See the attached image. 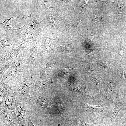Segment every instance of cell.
Listing matches in <instances>:
<instances>
[{
  "mask_svg": "<svg viewBox=\"0 0 126 126\" xmlns=\"http://www.w3.org/2000/svg\"><path fill=\"white\" fill-rule=\"evenodd\" d=\"M11 67L14 68L18 71L22 72H24L27 69H29L26 64L21 52L14 59Z\"/></svg>",
  "mask_w": 126,
  "mask_h": 126,
  "instance_id": "cell-8",
  "label": "cell"
},
{
  "mask_svg": "<svg viewBox=\"0 0 126 126\" xmlns=\"http://www.w3.org/2000/svg\"><path fill=\"white\" fill-rule=\"evenodd\" d=\"M114 92V88L112 83H109L105 92L104 97L106 99H108L110 97Z\"/></svg>",
  "mask_w": 126,
  "mask_h": 126,
  "instance_id": "cell-12",
  "label": "cell"
},
{
  "mask_svg": "<svg viewBox=\"0 0 126 126\" xmlns=\"http://www.w3.org/2000/svg\"><path fill=\"white\" fill-rule=\"evenodd\" d=\"M9 40H6L5 39H3L0 41V55L3 53V52H4V51L5 50V48L6 47L8 46H11V45H14L16 44H12L9 45H7L6 44V42L7 41Z\"/></svg>",
  "mask_w": 126,
  "mask_h": 126,
  "instance_id": "cell-14",
  "label": "cell"
},
{
  "mask_svg": "<svg viewBox=\"0 0 126 126\" xmlns=\"http://www.w3.org/2000/svg\"><path fill=\"white\" fill-rule=\"evenodd\" d=\"M57 107L58 110L60 113H63L64 110V105L61 101L58 102L57 103Z\"/></svg>",
  "mask_w": 126,
  "mask_h": 126,
  "instance_id": "cell-15",
  "label": "cell"
},
{
  "mask_svg": "<svg viewBox=\"0 0 126 126\" xmlns=\"http://www.w3.org/2000/svg\"><path fill=\"white\" fill-rule=\"evenodd\" d=\"M15 100L11 109H12L14 121L18 126H28V120L29 116H27L24 108L21 103Z\"/></svg>",
  "mask_w": 126,
  "mask_h": 126,
  "instance_id": "cell-4",
  "label": "cell"
},
{
  "mask_svg": "<svg viewBox=\"0 0 126 126\" xmlns=\"http://www.w3.org/2000/svg\"><path fill=\"white\" fill-rule=\"evenodd\" d=\"M25 71L24 72L19 71L10 67L3 76L0 80V83L12 84L20 78Z\"/></svg>",
  "mask_w": 126,
  "mask_h": 126,
  "instance_id": "cell-6",
  "label": "cell"
},
{
  "mask_svg": "<svg viewBox=\"0 0 126 126\" xmlns=\"http://www.w3.org/2000/svg\"><path fill=\"white\" fill-rule=\"evenodd\" d=\"M95 84L98 87H100L101 85V80L100 78H97L95 80H94Z\"/></svg>",
  "mask_w": 126,
  "mask_h": 126,
  "instance_id": "cell-17",
  "label": "cell"
},
{
  "mask_svg": "<svg viewBox=\"0 0 126 126\" xmlns=\"http://www.w3.org/2000/svg\"><path fill=\"white\" fill-rule=\"evenodd\" d=\"M100 68L102 70H108L111 68L110 64L106 63H102L100 65Z\"/></svg>",
  "mask_w": 126,
  "mask_h": 126,
  "instance_id": "cell-16",
  "label": "cell"
},
{
  "mask_svg": "<svg viewBox=\"0 0 126 126\" xmlns=\"http://www.w3.org/2000/svg\"><path fill=\"white\" fill-rule=\"evenodd\" d=\"M39 42L38 39L37 40L30 43L21 52L27 66L32 71L33 64L39 57L38 49Z\"/></svg>",
  "mask_w": 126,
  "mask_h": 126,
  "instance_id": "cell-3",
  "label": "cell"
},
{
  "mask_svg": "<svg viewBox=\"0 0 126 126\" xmlns=\"http://www.w3.org/2000/svg\"><path fill=\"white\" fill-rule=\"evenodd\" d=\"M33 20L29 27L26 29L25 33L21 35V42L31 43L38 39V36L41 29L39 16L36 14L32 15Z\"/></svg>",
  "mask_w": 126,
  "mask_h": 126,
  "instance_id": "cell-2",
  "label": "cell"
},
{
  "mask_svg": "<svg viewBox=\"0 0 126 126\" xmlns=\"http://www.w3.org/2000/svg\"><path fill=\"white\" fill-rule=\"evenodd\" d=\"M14 59H12L10 60L8 62L1 68H0V76L1 80L4 74L11 67L12 62Z\"/></svg>",
  "mask_w": 126,
  "mask_h": 126,
  "instance_id": "cell-13",
  "label": "cell"
},
{
  "mask_svg": "<svg viewBox=\"0 0 126 126\" xmlns=\"http://www.w3.org/2000/svg\"><path fill=\"white\" fill-rule=\"evenodd\" d=\"M52 81L51 80H38L32 79V87L31 93L39 91L49 88L52 84Z\"/></svg>",
  "mask_w": 126,
  "mask_h": 126,
  "instance_id": "cell-7",
  "label": "cell"
},
{
  "mask_svg": "<svg viewBox=\"0 0 126 126\" xmlns=\"http://www.w3.org/2000/svg\"><path fill=\"white\" fill-rule=\"evenodd\" d=\"M71 126H94L88 124L80 119L77 115L75 116V120L72 124Z\"/></svg>",
  "mask_w": 126,
  "mask_h": 126,
  "instance_id": "cell-11",
  "label": "cell"
},
{
  "mask_svg": "<svg viewBox=\"0 0 126 126\" xmlns=\"http://www.w3.org/2000/svg\"><path fill=\"white\" fill-rule=\"evenodd\" d=\"M85 107L90 112L94 113H99L102 112L103 108L100 106L90 105L87 103H84Z\"/></svg>",
  "mask_w": 126,
  "mask_h": 126,
  "instance_id": "cell-10",
  "label": "cell"
},
{
  "mask_svg": "<svg viewBox=\"0 0 126 126\" xmlns=\"http://www.w3.org/2000/svg\"><path fill=\"white\" fill-rule=\"evenodd\" d=\"M28 126H35L32 122L30 119V117H28Z\"/></svg>",
  "mask_w": 126,
  "mask_h": 126,
  "instance_id": "cell-18",
  "label": "cell"
},
{
  "mask_svg": "<svg viewBox=\"0 0 126 126\" xmlns=\"http://www.w3.org/2000/svg\"><path fill=\"white\" fill-rule=\"evenodd\" d=\"M122 77L124 79L126 80V71H123Z\"/></svg>",
  "mask_w": 126,
  "mask_h": 126,
  "instance_id": "cell-19",
  "label": "cell"
},
{
  "mask_svg": "<svg viewBox=\"0 0 126 126\" xmlns=\"http://www.w3.org/2000/svg\"><path fill=\"white\" fill-rule=\"evenodd\" d=\"M121 126H126V117L123 120V121L122 124Z\"/></svg>",
  "mask_w": 126,
  "mask_h": 126,
  "instance_id": "cell-20",
  "label": "cell"
},
{
  "mask_svg": "<svg viewBox=\"0 0 126 126\" xmlns=\"http://www.w3.org/2000/svg\"><path fill=\"white\" fill-rule=\"evenodd\" d=\"M30 43L23 41L18 46H12L6 50L5 52V54L0 58V65L1 66L8 60L14 59Z\"/></svg>",
  "mask_w": 126,
  "mask_h": 126,
  "instance_id": "cell-5",
  "label": "cell"
},
{
  "mask_svg": "<svg viewBox=\"0 0 126 126\" xmlns=\"http://www.w3.org/2000/svg\"><path fill=\"white\" fill-rule=\"evenodd\" d=\"M32 72L31 70L28 69L20 78L10 84L16 96L29 104L31 99L30 93L32 87Z\"/></svg>",
  "mask_w": 126,
  "mask_h": 126,
  "instance_id": "cell-1",
  "label": "cell"
},
{
  "mask_svg": "<svg viewBox=\"0 0 126 126\" xmlns=\"http://www.w3.org/2000/svg\"><path fill=\"white\" fill-rule=\"evenodd\" d=\"M15 99L14 100V102H13V103H12V105H11V106H10V107L9 108H10L12 105L13 104L14 102V101L15 100ZM10 105H10H8L7 106H6V107H8L9 106V105Z\"/></svg>",
  "mask_w": 126,
  "mask_h": 126,
  "instance_id": "cell-21",
  "label": "cell"
},
{
  "mask_svg": "<svg viewBox=\"0 0 126 126\" xmlns=\"http://www.w3.org/2000/svg\"><path fill=\"white\" fill-rule=\"evenodd\" d=\"M124 102L122 99H119L117 95V101L115 103L112 116L109 122H113L118 114L120 110L123 107Z\"/></svg>",
  "mask_w": 126,
  "mask_h": 126,
  "instance_id": "cell-9",
  "label": "cell"
}]
</instances>
